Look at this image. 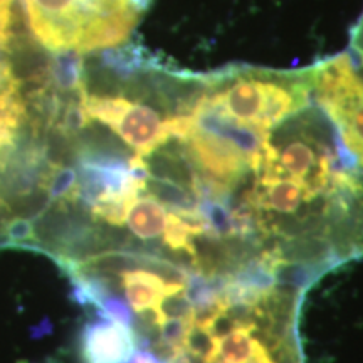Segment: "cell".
<instances>
[{
  "mask_svg": "<svg viewBox=\"0 0 363 363\" xmlns=\"http://www.w3.org/2000/svg\"><path fill=\"white\" fill-rule=\"evenodd\" d=\"M128 363H167V362L158 355H155L153 352H150V350H147V348H143V350L135 352V355L131 357V360Z\"/></svg>",
  "mask_w": 363,
  "mask_h": 363,
  "instance_id": "10",
  "label": "cell"
},
{
  "mask_svg": "<svg viewBox=\"0 0 363 363\" xmlns=\"http://www.w3.org/2000/svg\"><path fill=\"white\" fill-rule=\"evenodd\" d=\"M185 353L202 363H211L217 358V338L201 323H192L185 337Z\"/></svg>",
  "mask_w": 363,
  "mask_h": 363,
  "instance_id": "9",
  "label": "cell"
},
{
  "mask_svg": "<svg viewBox=\"0 0 363 363\" xmlns=\"http://www.w3.org/2000/svg\"><path fill=\"white\" fill-rule=\"evenodd\" d=\"M313 96L363 174V78L347 54L313 69Z\"/></svg>",
  "mask_w": 363,
  "mask_h": 363,
  "instance_id": "4",
  "label": "cell"
},
{
  "mask_svg": "<svg viewBox=\"0 0 363 363\" xmlns=\"http://www.w3.org/2000/svg\"><path fill=\"white\" fill-rule=\"evenodd\" d=\"M169 208L163 207L157 199H153L152 195L145 192L143 187L142 192L131 201L128 211H126L123 227L128 229L130 238L133 239L135 242L138 240L140 246H142L148 254L169 257L167 254H163L160 249L150 246V242L163 238L167 225H169Z\"/></svg>",
  "mask_w": 363,
  "mask_h": 363,
  "instance_id": "7",
  "label": "cell"
},
{
  "mask_svg": "<svg viewBox=\"0 0 363 363\" xmlns=\"http://www.w3.org/2000/svg\"><path fill=\"white\" fill-rule=\"evenodd\" d=\"M136 343L138 337L131 326L98 315L81 331V358L83 363H128Z\"/></svg>",
  "mask_w": 363,
  "mask_h": 363,
  "instance_id": "5",
  "label": "cell"
},
{
  "mask_svg": "<svg viewBox=\"0 0 363 363\" xmlns=\"http://www.w3.org/2000/svg\"><path fill=\"white\" fill-rule=\"evenodd\" d=\"M96 278L101 279L113 293H118V289H121L125 301L136 315L153 313L167 294L185 289V286L172 284L158 272L147 269V267H128V269L116 272L113 276H96Z\"/></svg>",
  "mask_w": 363,
  "mask_h": 363,
  "instance_id": "6",
  "label": "cell"
},
{
  "mask_svg": "<svg viewBox=\"0 0 363 363\" xmlns=\"http://www.w3.org/2000/svg\"><path fill=\"white\" fill-rule=\"evenodd\" d=\"M211 363H230V362H225V360H222V358H219V357H217V358H216V360H212Z\"/></svg>",
  "mask_w": 363,
  "mask_h": 363,
  "instance_id": "12",
  "label": "cell"
},
{
  "mask_svg": "<svg viewBox=\"0 0 363 363\" xmlns=\"http://www.w3.org/2000/svg\"><path fill=\"white\" fill-rule=\"evenodd\" d=\"M30 33L56 54H86L123 44L140 12L123 0H22Z\"/></svg>",
  "mask_w": 363,
  "mask_h": 363,
  "instance_id": "1",
  "label": "cell"
},
{
  "mask_svg": "<svg viewBox=\"0 0 363 363\" xmlns=\"http://www.w3.org/2000/svg\"><path fill=\"white\" fill-rule=\"evenodd\" d=\"M313 69L230 72L208 79L199 98L240 125L269 131L313 103Z\"/></svg>",
  "mask_w": 363,
  "mask_h": 363,
  "instance_id": "2",
  "label": "cell"
},
{
  "mask_svg": "<svg viewBox=\"0 0 363 363\" xmlns=\"http://www.w3.org/2000/svg\"><path fill=\"white\" fill-rule=\"evenodd\" d=\"M81 123H99L130 147L138 158L148 157L172 140L170 116L126 94H99L84 88L78 93Z\"/></svg>",
  "mask_w": 363,
  "mask_h": 363,
  "instance_id": "3",
  "label": "cell"
},
{
  "mask_svg": "<svg viewBox=\"0 0 363 363\" xmlns=\"http://www.w3.org/2000/svg\"><path fill=\"white\" fill-rule=\"evenodd\" d=\"M254 331V328H238L217 338V357L230 363H247L262 345L252 337Z\"/></svg>",
  "mask_w": 363,
  "mask_h": 363,
  "instance_id": "8",
  "label": "cell"
},
{
  "mask_svg": "<svg viewBox=\"0 0 363 363\" xmlns=\"http://www.w3.org/2000/svg\"><path fill=\"white\" fill-rule=\"evenodd\" d=\"M123 2L130 4L131 7H135L136 11L142 13V12L145 11V9H147V7L150 6V2H152V0H123Z\"/></svg>",
  "mask_w": 363,
  "mask_h": 363,
  "instance_id": "11",
  "label": "cell"
}]
</instances>
